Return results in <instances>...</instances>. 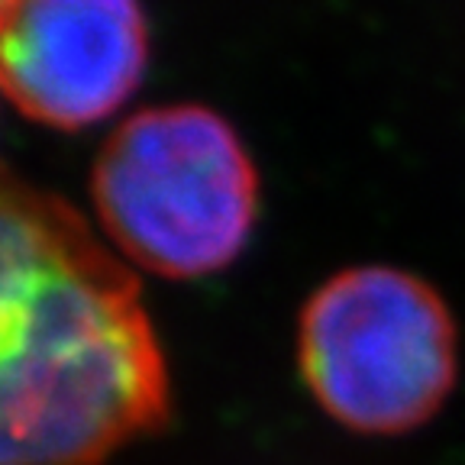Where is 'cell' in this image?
I'll return each mask as SVG.
<instances>
[{
  "label": "cell",
  "instance_id": "1",
  "mask_svg": "<svg viewBox=\"0 0 465 465\" xmlns=\"http://www.w3.org/2000/svg\"><path fill=\"white\" fill-rule=\"evenodd\" d=\"M172 417L139 284L52 194L4 184L0 465H104Z\"/></svg>",
  "mask_w": 465,
  "mask_h": 465
},
{
  "label": "cell",
  "instance_id": "2",
  "mask_svg": "<svg viewBox=\"0 0 465 465\" xmlns=\"http://www.w3.org/2000/svg\"><path fill=\"white\" fill-rule=\"evenodd\" d=\"M104 232L162 278L226 269L255 223L259 174L223 116L197 104L139 110L91 174Z\"/></svg>",
  "mask_w": 465,
  "mask_h": 465
},
{
  "label": "cell",
  "instance_id": "4",
  "mask_svg": "<svg viewBox=\"0 0 465 465\" xmlns=\"http://www.w3.org/2000/svg\"><path fill=\"white\" fill-rule=\"evenodd\" d=\"M149 62L139 0H14L4 7V94L33 124L81 130L120 110Z\"/></svg>",
  "mask_w": 465,
  "mask_h": 465
},
{
  "label": "cell",
  "instance_id": "5",
  "mask_svg": "<svg viewBox=\"0 0 465 465\" xmlns=\"http://www.w3.org/2000/svg\"><path fill=\"white\" fill-rule=\"evenodd\" d=\"M10 4H14V0H4V7H10Z\"/></svg>",
  "mask_w": 465,
  "mask_h": 465
},
{
  "label": "cell",
  "instance_id": "3",
  "mask_svg": "<svg viewBox=\"0 0 465 465\" xmlns=\"http://www.w3.org/2000/svg\"><path fill=\"white\" fill-rule=\"evenodd\" d=\"M298 369L320 411L349 433H411L456 388V323L446 301L411 272L346 269L301 311Z\"/></svg>",
  "mask_w": 465,
  "mask_h": 465
}]
</instances>
